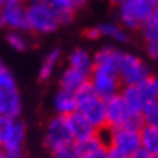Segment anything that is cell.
<instances>
[{
	"label": "cell",
	"instance_id": "obj_26",
	"mask_svg": "<svg viewBox=\"0 0 158 158\" xmlns=\"http://www.w3.org/2000/svg\"><path fill=\"white\" fill-rule=\"evenodd\" d=\"M143 39H145V50L148 56L152 60L158 61V34L143 35Z\"/></svg>",
	"mask_w": 158,
	"mask_h": 158
},
{
	"label": "cell",
	"instance_id": "obj_27",
	"mask_svg": "<svg viewBox=\"0 0 158 158\" xmlns=\"http://www.w3.org/2000/svg\"><path fill=\"white\" fill-rule=\"evenodd\" d=\"M53 158H79L77 155V148H76V142L69 143V145H63L60 148H56L52 152Z\"/></svg>",
	"mask_w": 158,
	"mask_h": 158
},
{
	"label": "cell",
	"instance_id": "obj_10",
	"mask_svg": "<svg viewBox=\"0 0 158 158\" xmlns=\"http://www.w3.org/2000/svg\"><path fill=\"white\" fill-rule=\"evenodd\" d=\"M79 158H108V142H105L98 134L76 142Z\"/></svg>",
	"mask_w": 158,
	"mask_h": 158
},
{
	"label": "cell",
	"instance_id": "obj_37",
	"mask_svg": "<svg viewBox=\"0 0 158 158\" xmlns=\"http://www.w3.org/2000/svg\"><path fill=\"white\" fill-rule=\"evenodd\" d=\"M3 68V64H2V61H0V69H2Z\"/></svg>",
	"mask_w": 158,
	"mask_h": 158
},
{
	"label": "cell",
	"instance_id": "obj_2",
	"mask_svg": "<svg viewBox=\"0 0 158 158\" xmlns=\"http://www.w3.org/2000/svg\"><path fill=\"white\" fill-rule=\"evenodd\" d=\"M27 26L35 34H50L60 26L56 11L47 0H31L26 5Z\"/></svg>",
	"mask_w": 158,
	"mask_h": 158
},
{
	"label": "cell",
	"instance_id": "obj_31",
	"mask_svg": "<svg viewBox=\"0 0 158 158\" xmlns=\"http://www.w3.org/2000/svg\"><path fill=\"white\" fill-rule=\"evenodd\" d=\"M110 2H111V3H114V5H118V6H119L121 3H123V2H126V0H110Z\"/></svg>",
	"mask_w": 158,
	"mask_h": 158
},
{
	"label": "cell",
	"instance_id": "obj_14",
	"mask_svg": "<svg viewBox=\"0 0 158 158\" xmlns=\"http://www.w3.org/2000/svg\"><path fill=\"white\" fill-rule=\"evenodd\" d=\"M121 56H123V52H119L118 48L103 47V48H100L94 56V66L106 68V69H111L114 73H118Z\"/></svg>",
	"mask_w": 158,
	"mask_h": 158
},
{
	"label": "cell",
	"instance_id": "obj_8",
	"mask_svg": "<svg viewBox=\"0 0 158 158\" xmlns=\"http://www.w3.org/2000/svg\"><path fill=\"white\" fill-rule=\"evenodd\" d=\"M74 137L71 134V129L68 124L66 116H55L53 119H50V123L47 126V132H45V145L50 152L60 148L63 145H69L74 143Z\"/></svg>",
	"mask_w": 158,
	"mask_h": 158
},
{
	"label": "cell",
	"instance_id": "obj_32",
	"mask_svg": "<svg viewBox=\"0 0 158 158\" xmlns=\"http://www.w3.org/2000/svg\"><path fill=\"white\" fill-rule=\"evenodd\" d=\"M153 81H155V87H156V98H158V76L153 77Z\"/></svg>",
	"mask_w": 158,
	"mask_h": 158
},
{
	"label": "cell",
	"instance_id": "obj_3",
	"mask_svg": "<svg viewBox=\"0 0 158 158\" xmlns=\"http://www.w3.org/2000/svg\"><path fill=\"white\" fill-rule=\"evenodd\" d=\"M153 8V0H126L118 6V16L126 29H142Z\"/></svg>",
	"mask_w": 158,
	"mask_h": 158
},
{
	"label": "cell",
	"instance_id": "obj_4",
	"mask_svg": "<svg viewBox=\"0 0 158 158\" xmlns=\"http://www.w3.org/2000/svg\"><path fill=\"white\" fill-rule=\"evenodd\" d=\"M108 148L118 152L124 158H131L137 150L142 148L140 143V129L135 127H114L110 129V137H108Z\"/></svg>",
	"mask_w": 158,
	"mask_h": 158
},
{
	"label": "cell",
	"instance_id": "obj_36",
	"mask_svg": "<svg viewBox=\"0 0 158 158\" xmlns=\"http://www.w3.org/2000/svg\"><path fill=\"white\" fill-rule=\"evenodd\" d=\"M153 3H155V5H158V0H153Z\"/></svg>",
	"mask_w": 158,
	"mask_h": 158
},
{
	"label": "cell",
	"instance_id": "obj_12",
	"mask_svg": "<svg viewBox=\"0 0 158 158\" xmlns=\"http://www.w3.org/2000/svg\"><path fill=\"white\" fill-rule=\"evenodd\" d=\"M66 119H68L71 134H73V137H74L76 142L85 140V139H89V137H92V135L97 134V129L92 126L79 111H76L73 114H69V116H66Z\"/></svg>",
	"mask_w": 158,
	"mask_h": 158
},
{
	"label": "cell",
	"instance_id": "obj_33",
	"mask_svg": "<svg viewBox=\"0 0 158 158\" xmlns=\"http://www.w3.org/2000/svg\"><path fill=\"white\" fill-rule=\"evenodd\" d=\"M3 26V18H2V8H0V27Z\"/></svg>",
	"mask_w": 158,
	"mask_h": 158
},
{
	"label": "cell",
	"instance_id": "obj_1",
	"mask_svg": "<svg viewBox=\"0 0 158 158\" xmlns=\"http://www.w3.org/2000/svg\"><path fill=\"white\" fill-rule=\"evenodd\" d=\"M74 94L77 98V111L95 129H103L106 126V100L95 94L90 82L84 84Z\"/></svg>",
	"mask_w": 158,
	"mask_h": 158
},
{
	"label": "cell",
	"instance_id": "obj_11",
	"mask_svg": "<svg viewBox=\"0 0 158 158\" xmlns=\"http://www.w3.org/2000/svg\"><path fill=\"white\" fill-rule=\"evenodd\" d=\"M21 113V97L18 87L0 89V116L18 118Z\"/></svg>",
	"mask_w": 158,
	"mask_h": 158
},
{
	"label": "cell",
	"instance_id": "obj_29",
	"mask_svg": "<svg viewBox=\"0 0 158 158\" xmlns=\"http://www.w3.org/2000/svg\"><path fill=\"white\" fill-rule=\"evenodd\" d=\"M85 37H89V39H98V37H102V35H100L98 27H90V29L85 31Z\"/></svg>",
	"mask_w": 158,
	"mask_h": 158
},
{
	"label": "cell",
	"instance_id": "obj_19",
	"mask_svg": "<svg viewBox=\"0 0 158 158\" xmlns=\"http://www.w3.org/2000/svg\"><path fill=\"white\" fill-rule=\"evenodd\" d=\"M140 143L145 152L152 156H158V127L143 124L140 129Z\"/></svg>",
	"mask_w": 158,
	"mask_h": 158
},
{
	"label": "cell",
	"instance_id": "obj_18",
	"mask_svg": "<svg viewBox=\"0 0 158 158\" xmlns=\"http://www.w3.org/2000/svg\"><path fill=\"white\" fill-rule=\"evenodd\" d=\"M68 61H69L71 68H76V69L82 71V73H87V74H90L92 68H94V58H92V56L89 55V52L84 50V48L73 50Z\"/></svg>",
	"mask_w": 158,
	"mask_h": 158
},
{
	"label": "cell",
	"instance_id": "obj_28",
	"mask_svg": "<svg viewBox=\"0 0 158 158\" xmlns=\"http://www.w3.org/2000/svg\"><path fill=\"white\" fill-rule=\"evenodd\" d=\"M15 87H16L15 77L10 73V69L3 66L0 69V89H15Z\"/></svg>",
	"mask_w": 158,
	"mask_h": 158
},
{
	"label": "cell",
	"instance_id": "obj_5",
	"mask_svg": "<svg viewBox=\"0 0 158 158\" xmlns=\"http://www.w3.org/2000/svg\"><path fill=\"white\" fill-rule=\"evenodd\" d=\"M26 135V126L18 118L0 116V148L5 153L21 152Z\"/></svg>",
	"mask_w": 158,
	"mask_h": 158
},
{
	"label": "cell",
	"instance_id": "obj_38",
	"mask_svg": "<svg viewBox=\"0 0 158 158\" xmlns=\"http://www.w3.org/2000/svg\"><path fill=\"white\" fill-rule=\"evenodd\" d=\"M153 158H158V156H153Z\"/></svg>",
	"mask_w": 158,
	"mask_h": 158
},
{
	"label": "cell",
	"instance_id": "obj_15",
	"mask_svg": "<svg viewBox=\"0 0 158 158\" xmlns=\"http://www.w3.org/2000/svg\"><path fill=\"white\" fill-rule=\"evenodd\" d=\"M53 108L56 110V113L60 116H69L77 111V98L76 94L71 90H64L60 89L58 94L53 98Z\"/></svg>",
	"mask_w": 158,
	"mask_h": 158
},
{
	"label": "cell",
	"instance_id": "obj_22",
	"mask_svg": "<svg viewBox=\"0 0 158 158\" xmlns=\"http://www.w3.org/2000/svg\"><path fill=\"white\" fill-rule=\"evenodd\" d=\"M142 121H143L145 126L158 127V98L143 105V108H142Z\"/></svg>",
	"mask_w": 158,
	"mask_h": 158
},
{
	"label": "cell",
	"instance_id": "obj_20",
	"mask_svg": "<svg viewBox=\"0 0 158 158\" xmlns=\"http://www.w3.org/2000/svg\"><path fill=\"white\" fill-rule=\"evenodd\" d=\"M58 60H60V50L58 48L52 50V52L45 56L42 64H40V69H39V79L40 81L50 79V76H52L53 71H55V66H56V63H58Z\"/></svg>",
	"mask_w": 158,
	"mask_h": 158
},
{
	"label": "cell",
	"instance_id": "obj_6",
	"mask_svg": "<svg viewBox=\"0 0 158 158\" xmlns=\"http://www.w3.org/2000/svg\"><path fill=\"white\" fill-rule=\"evenodd\" d=\"M89 82L94 87L95 94L105 100L118 95L121 92V81H119L118 73L106 68L94 66L89 76Z\"/></svg>",
	"mask_w": 158,
	"mask_h": 158
},
{
	"label": "cell",
	"instance_id": "obj_21",
	"mask_svg": "<svg viewBox=\"0 0 158 158\" xmlns=\"http://www.w3.org/2000/svg\"><path fill=\"white\" fill-rule=\"evenodd\" d=\"M97 27L100 31V35L110 37V39L116 40V42H126V39H127L126 31L121 26L114 24V23H102V24H98Z\"/></svg>",
	"mask_w": 158,
	"mask_h": 158
},
{
	"label": "cell",
	"instance_id": "obj_17",
	"mask_svg": "<svg viewBox=\"0 0 158 158\" xmlns=\"http://www.w3.org/2000/svg\"><path fill=\"white\" fill-rule=\"evenodd\" d=\"M119 95L123 97L124 103L127 105V108L131 110L132 114L142 116V108H143V105H145V102H143L137 85H123Z\"/></svg>",
	"mask_w": 158,
	"mask_h": 158
},
{
	"label": "cell",
	"instance_id": "obj_24",
	"mask_svg": "<svg viewBox=\"0 0 158 158\" xmlns=\"http://www.w3.org/2000/svg\"><path fill=\"white\" fill-rule=\"evenodd\" d=\"M6 42H8V45L11 48L18 50V52H24L29 47V42H27V39L23 35L21 31H10L6 34Z\"/></svg>",
	"mask_w": 158,
	"mask_h": 158
},
{
	"label": "cell",
	"instance_id": "obj_23",
	"mask_svg": "<svg viewBox=\"0 0 158 158\" xmlns=\"http://www.w3.org/2000/svg\"><path fill=\"white\" fill-rule=\"evenodd\" d=\"M137 87H139V92L145 103L152 102V100H156V87H155V81L152 76L147 77L145 81H142L140 84H137Z\"/></svg>",
	"mask_w": 158,
	"mask_h": 158
},
{
	"label": "cell",
	"instance_id": "obj_16",
	"mask_svg": "<svg viewBox=\"0 0 158 158\" xmlns=\"http://www.w3.org/2000/svg\"><path fill=\"white\" fill-rule=\"evenodd\" d=\"M89 76L87 73H82L76 68H66V71L61 74V79H60V85L61 89L64 90H71V92H76L82 87L84 84L89 82Z\"/></svg>",
	"mask_w": 158,
	"mask_h": 158
},
{
	"label": "cell",
	"instance_id": "obj_7",
	"mask_svg": "<svg viewBox=\"0 0 158 158\" xmlns=\"http://www.w3.org/2000/svg\"><path fill=\"white\" fill-rule=\"evenodd\" d=\"M118 76L123 85H137L142 81H145L147 77H150V71L148 66L139 56L132 53H123Z\"/></svg>",
	"mask_w": 158,
	"mask_h": 158
},
{
	"label": "cell",
	"instance_id": "obj_30",
	"mask_svg": "<svg viewBox=\"0 0 158 158\" xmlns=\"http://www.w3.org/2000/svg\"><path fill=\"white\" fill-rule=\"evenodd\" d=\"M131 158H153L152 155H150L148 152H145V150L143 148H140V150H137V152H135Z\"/></svg>",
	"mask_w": 158,
	"mask_h": 158
},
{
	"label": "cell",
	"instance_id": "obj_9",
	"mask_svg": "<svg viewBox=\"0 0 158 158\" xmlns=\"http://www.w3.org/2000/svg\"><path fill=\"white\" fill-rule=\"evenodd\" d=\"M3 26L10 27L11 31H29L27 26V13L23 0H6L2 6Z\"/></svg>",
	"mask_w": 158,
	"mask_h": 158
},
{
	"label": "cell",
	"instance_id": "obj_34",
	"mask_svg": "<svg viewBox=\"0 0 158 158\" xmlns=\"http://www.w3.org/2000/svg\"><path fill=\"white\" fill-rule=\"evenodd\" d=\"M0 158H6V155H5V152H3L2 148H0Z\"/></svg>",
	"mask_w": 158,
	"mask_h": 158
},
{
	"label": "cell",
	"instance_id": "obj_13",
	"mask_svg": "<svg viewBox=\"0 0 158 158\" xmlns=\"http://www.w3.org/2000/svg\"><path fill=\"white\" fill-rule=\"evenodd\" d=\"M47 2L56 11L60 24H68V23H71L74 13L79 8H82L87 0H47Z\"/></svg>",
	"mask_w": 158,
	"mask_h": 158
},
{
	"label": "cell",
	"instance_id": "obj_35",
	"mask_svg": "<svg viewBox=\"0 0 158 158\" xmlns=\"http://www.w3.org/2000/svg\"><path fill=\"white\" fill-rule=\"evenodd\" d=\"M6 3V0H0V8H2V6Z\"/></svg>",
	"mask_w": 158,
	"mask_h": 158
},
{
	"label": "cell",
	"instance_id": "obj_25",
	"mask_svg": "<svg viewBox=\"0 0 158 158\" xmlns=\"http://www.w3.org/2000/svg\"><path fill=\"white\" fill-rule=\"evenodd\" d=\"M142 34L143 35L158 34V5H155L152 15L148 16V19L145 21V24L142 26Z\"/></svg>",
	"mask_w": 158,
	"mask_h": 158
}]
</instances>
